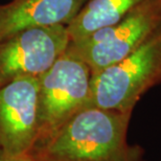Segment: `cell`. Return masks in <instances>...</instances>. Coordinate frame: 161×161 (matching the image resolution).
<instances>
[{"instance_id":"obj_7","label":"cell","mask_w":161,"mask_h":161,"mask_svg":"<svg viewBox=\"0 0 161 161\" xmlns=\"http://www.w3.org/2000/svg\"><path fill=\"white\" fill-rule=\"evenodd\" d=\"M87 0H13L0 5V41L31 28L68 25Z\"/></svg>"},{"instance_id":"obj_5","label":"cell","mask_w":161,"mask_h":161,"mask_svg":"<svg viewBox=\"0 0 161 161\" xmlns=\"http://www.w3.org/2000/svg\"><path fill=\"white\" fill-rule=\"evenodd\" d=\"M69 42L66 25L31 28L0 41V88L17 79L40 76Z\"/></svg>"},{"instance_id":"obj_2","label":"cell","mask_w":161,"mask_h":161,"mask_svg":"<svg viewBox=\"0 0 161 161\" xmlns=\"http://www.w3.org/2000/svg\"><path fill=\"white\" fill-rule=\"evenodd\" d=\"M161 82V26L118 62L93 73L88 107L130 112L141 95Z\"/></svg>"},{"instance_id":"obj_3","label":"cell","mask_w":161,"mask_h":161,"mask_svg":"<svg viewBox=\"0 0 161 161\" xmlns=\"http://www.w3.org/2000/svg\"><path fill=\"white\" fill-rule=\"evenodd\" d=\"M91 76L88 65L67 50L38 76V135L35 147L88 107Z\"/></svg>"},{"instance_id":"obj_4","label":"cell","mask_w":161,"mask_h":161,"mask_svg":"<svg viewBox=\"0 0 161 161\" xmlns=\"http://www.w3.org/2000/svg\"><path fill=\"white\" fill-rule=\"evenodd\" d=\"M160 26L161 0H147L116 23L69 42L66 50L85 62L93 75L131 54Z\"/></svg>"},{"instance_id":"obj_6","label":"cell","mask_w":161,"mask_h":161,"mask_svg":"<svg viewBox=\"0 0 161 161\" xmlns=\"http://www.w3.org/2000/svg\"><path fill=\"white\" fill-rule=\"evenodd\" d=\"M37 76L17 79L0 88V153L31 154L38 135Z\"/></svg>"},{"instance_id":"obj_8","label":"cell","mask_w":161,"mask_h":161,"mask_svg":"<svg viewBox=\"0 0 161 161\" xmlns=\"http://www.w3.org/2000/svg\"><path fill=\"white\" fill-rule=\"evenodd\" d=\"M147 0H87L67 25L70 42L84 39L102 27L116 23Z\"/></svg>"},{"instance_id":"obj_9","label":"cell","mask_w":161,"mask_h":161,"mask_svg":"<svg viewBox=\"0 0 161 161\" xmlns=\"http://www.w3.org/2000/svg\"><path fill=\"white\" fill-rule=\"evenodd\" d=\"M0 161H31V159L30 154L22 156H9L0 153Z\"/></svg>"},{"instance_id":"obj_1","label":"cell","mask_w":161,"mask_h":161,"mask_svg":"<svg viewBox=\"0 0 161 161\" xmlns=\"http://www.w3.org/2000/svg\"><path fill=\"white\" fill-rule=\"evenodd\" d=\"M130 112L86 107L37 144L31 161H138L127 143Z\"/></svg>"}]
</instances>
